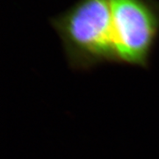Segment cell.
<instances>
[{
  "mask_svg": "<svg viewBox=\"0 0 159 159\" xmlns=\"http://www.w3.org/2000/svg\"><path fill=\"white\" fill-rule=\"evenodd\" d=\"M72 69L85 71L103 63H122L115 41L109 0H79L50 19Z\"/></svg>",
  "mask_w": 159,
  "mask_h": 159,
  "instance_id": "1",
  "label": "cell"
},
{
  "mask_svg": "<svg viewBox=\"0 0 159 159\" xmlns=\"http://www.w3.org/2000/svg\"><path fill=\"white\" fill-rule=\"evenodd\" d=\"M121 62L147 68L159 33L156 0H109Z\"/></svg>",
  "mask_w": 159,
  "mask_h": 159,
  "instance_id": "2",
  "label": "cell"
}]
</instances>
